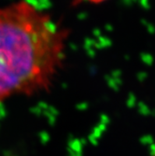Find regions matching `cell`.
Segmentation results:
<instances>
[{"mask_svg": "<svg viewBox=\"0 0 155 156\" xmlns=\"http://www.w3.org/2000/svg\"><path fill=\"white\" fill-rule=\"evenodd\" d=\"M65 35L25 1L0 9V102L46 88L62 64Z\"/></svg>", "mask_w": 155, "mask_h": 156, "instance_id": "6da1fadb", "label": "cell"}, {"mask_svg": "<svg viewBox=\"0 0 155 156\" xmlns=\"http://www.w3.org/2000/svg\"><path fill=\"white\" fill-rule=\"evenodd\" d=\"M83 1H86V2H90V3H93V4H99V3H103L107 0H83Z\"/></svg>", "mask_w": 155, "mask_h": 156, "instance_id": "7a4b0ae2", "label": "cell"}, {"mask_svg": "<svg viewBox=\"0 0 155 156\" xmlns=\"http://www.w3.org/2000/svg\"><path fill=\"white\" fill-rule=\"evenodd\" d=\"M151 156H155V151H154V153H153V154H152Z\"/></svg>", "mask_w": 155, "mask_h": 156, "instance_id": "3957f363", "label": "cell"}]
</instances>
